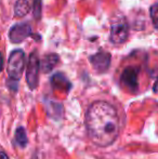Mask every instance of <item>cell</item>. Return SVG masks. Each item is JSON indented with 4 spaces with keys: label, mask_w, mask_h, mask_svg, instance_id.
<instances>
[{
    "label": "cell",
    "mask_w": 158,
    "mask_h": 159,
    "mask_svg": "<svg viewBox=\"0 0 158 159\" xmlns=\"http://www.w3.org/2000/svg\"><path fill=\"white\" fill-rule=\"evenodd\" d=\"M86 127L90 140L95 145L106 147L116 141L119 134V117L112 104L95 101L86 114Z\"/></svg>",
    "instance_id": "obj_1"
},
{
    "label": "cell",
    "mask_w": 158,
    "mask_h": 159,
    "mask_svg": "<svg viewBox=\"0 0 158 159\" xmlns=\"http://www.w3.org/2000/svg\"><path fill=\"white\" fill-rule=\"evenodd\" d=\"M25 68V53L22 49H16L11 52L8 60V75L10 79L19 81Z\"/></svg>",
    "instance_id": "obj_2"
},
{
    "label": "cell",
    "mask_w": 158,
    "mask_h": 159,
    "mask_svg": "<svg viewBox=\"0 0 158 159\" xmlns=\"http://www.w3.org/2000/svg\"><path fill=\"white\" fill-rule=\"evenodd\" d=\"M129 36V24L122 16L113 20L111 25V41L115 44H120L127 41Z\"/></svg>",
    "instance_id": "obj_3"
},
{
    "label": "cell",
    "mask_w": 158,
    "mask_h": 159,
    "mask_svg": "<svg viewBox=\"0 0 158 159\" xmlns=\"http://www.w3.org/2000/svg\"><path fill=\"white\" fill-rule=\"evenodd\" d=\"M39 69H40V60L37 51L30 53L28 59L27 68H26V81L29 89L35 90L38 86L39 81Z\"/></svg>",
    "instance_id": "obj_4"
},
{
    "label": "cell",
    "mask_w": 158,
    "mask_h": 159,
    "mask_svg": "<svg viewBox=\"0 0 158 159\" xmlns=\"http://www.w3.org/2000/svg\"><path fill=\"white\" fill-rule=\"evenodd\" d=\"M92 67L95 69V71L99 74H104L108 70L111 66V61H112V55L110 52L104 50H100L97 53L89 57Z\"/></svg>",
    "instance_id": "obj_5"
},
{
    "label": "cell",
    "mask_w": 158,
    "mask_h": 159,
    "mask_svg": "<svg viewBox=\"0 0 158 159\" xmlns=\"http://www.w3.org/2000/svg\"><path fill=\"white\" fill-rule=\"evenodd\" d=\"M139 68L134 66H129L124 68L120 76L121 84L130 92H137L139 89Z\"/></svg>",
    "instance_id": "obj_6"
},
{
    "label": "cell",
    "mask_w": 158,
    "mask_h": 159,
    "mask_svg": "<svg viewBox=\"0 0 158 159\" xmlns=\"http://www.w3.org/2000/svg\"><path fill=\"white\" fill-rule=\"evenodd\" d=\"M30 36H32V26L27 22L15 24L11 27L10 32H9L10 41L13 43H20Z\"/></svg>",
    "instance_id": "obj_7"
},
{
    "label": "cell",
    "mask_w": 158,
    "mask_h": 159,
    "mask_svg": "<svg viewBox=\"0 0 158 159\" xmlns=\"http://www.w3.org/2000/svg\"><path fill=\"white\" fill-rule=\"evenodd\" d=\"M60 61V57L55 53H50L43 57L42 61L40 62V67L43 73H50L53 68L57 65Z\"/></svg>",
    "instance_id": "obj_8"
},
{
    "label": "cell",
    "mask_w": 158,
    "mask_h": 159,
    "mask_svg": "<svg viewBox=\"0 0 158 159\" xmlns=\"http://www.w3.org/2000/svg\"><path fill=\"white\" fill-rule=\"evenodd\" d=\"M34 0H17L14 7V15L16 17H23L28 14L33 8Z\"/></svg>",
    "instance_id": "obj_9"
},
{
    "label": "cell",
    "mask_w": 158,
    "mask_h": 159,
    "mask_svg": "<svg viewBox=\"0 0 158 159\" xmlns=\"http://www.w3.org/2000/svg\"><path fill=\"white\" fill-rule=\"evenodd\" d=\"M51 84H52L53 88L54 89H66V90H70V82L67 80V78L61 73H57L55 75L52 76L51 78Z\"/></svg>",
    "instance_id": "obj_10"
},
{
    "label": "cell",
    "mask_w": 158,
    "mask_h": 159,
    "mask_svg": "<svg viewBox=\"0 0 158 159\" xmlns=\"http://www.w3.org/2000/svg\"><path fill=\"white\" fill-rule=\"evenodd\" d=\"M15 141L21 147H25L27 145V135H26V131L23 127H19L15 131Z\"/></svg>",
    "instance_id": "obj_11"
},
{
    "label": "cell",
    "mask_w": 158,
    "mask_h": 159,
    "mask_svg": "<svg viewBox=\"0 0 158 159\" xmlns=\"http://www.w3.org/2000/svg\"><path fill=\"white\" fill-rule=\"evenodd\" d=\"M150 15L152 19V23L154 25V27L158 30V1L155 2L154 4H152L150 8Z\"/></svg>",
    "instance_id": "obj_12"
},
{
    "label": "cell",
    "mask_w": 158,
    "mask_h": 159,
    "mask_svg": "<svg viewBox=\"0 0 158 159\" xmlns=\"http://www.w3.org/2000/svg\"><path fill=\"white\" fill-rule=\"evenodd\" d=\"M33 12H34V17L36 20H40L41 17V0H34L33 3Z\"/></svg>",
    "instance_id": "obj_13"
},
{
    "label": "cell",
    "mask_w": 158,
    "mask_h": 159,
    "mask_svg": "<svg viewBox=\"0 0 158 159\" xmlns=\"http://www.w3.org/2000/svg\"><path fill=\"white\" fill-rule=\"evenodd\" d=\"M2 67H3V57H2V53L0 52V71L2 70Z\"/></svg>",
    "instance_id": "obj_14"
},
{
    "label": "cell",
    "mask_w": 158,
    "mask_h": 159,
    "mask_svg": "<svg viewBox=\"0 0 158 159\" xmlns=\"http://www.w3.org/2000/svg\"><path fill=\"white\" fill-rule=\"evenodd\" d=\"M0 159H9V157H8V156H7L4 153L0 152Z\"/></svg>",
    "instance_id": "obj_15"
},
{
    "label": "cell",
    "mask_w": 158,
    "mask_h": 159,
    "mask_svg": "<svg viewBox=\"0 0 158 159\" xmlns=\"http://www.w3.org/2000/svg\"><path fill=\"white\" fill-rule=\"evenodd\" d=\"M154 91L155 92H158V79H157L156 84H155V86H154Z\"/></svg>",
    "instance_id": "obj_16"
}]
</instances>
